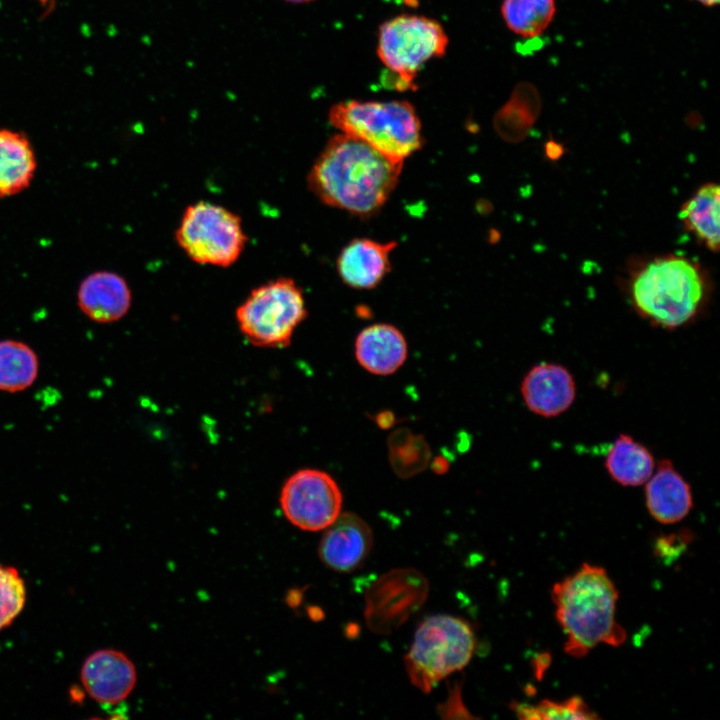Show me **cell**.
I'll return each instance as SVG.
<instances>
[{"instance_id":"obj_24","label":"cell","mask_w":720,"mask_h":720,"mask_svg":"<svg viewBox=\"0 0 720 720\" xmlns=\"http://www.w3.org/2000/svg\"><path fill=\"white\" fill-rule=\"evenodd\" d=\"M518 718L521 719H598L581 697L574 696L562 702L542 700L536 705L513 703L511 705Z\"/></svg>"},{"instance_id":"obj_13","label":"cell","mask_w":720,"mask_h":720,"mask_svg":"<svg viewBox=\"0 0 720 720\" xmlns=\"http://www.w3.org/2000/svg\"><path fill=\"white\" fill-rule=\"evenodd\" d=\"M371 527L357 514L340 513L326 528L319 546V556L329 568L350 572L359 567L373 547Z\"/></svg>"},{"instance_id":"obj_6","label":"cell","mask_w":720,"mask_h":720,"mask_svg":"<svg viewBox=\"0 0 720 720\" xmlns=\"http://www.w3.org/2000/svg\"><path fill=\"white\" fill-rule=\"evenodd\" d=\"M240 332L253 345L283 348L307 316L303 291L288 277L254 288L236 309Z\"/></svg>"},{"instance_id":"obj_21","label":"cell","mask_w":720,"mask_h":720,"mask_svg":"<svg viewBox=\"0 0 720 720\" xmlns=\"http://www.w3.org/2000/svg\"><path fill=\"white\" fill-rule=\"evenodd\" d=\"M39 359L28 344L0 341V391L17 393L29 388L38 377Z\"/></svg>"},{"instance_id":"obj_4","label":"cell","mask_w":720,"mask_h":720,"mask_svg":"<svg viewBox=\"0 0 720 720\" xmlns=\"http://www.w3.org/2000/svg\"><path fill=\"white\" fill-rule=\"evenodd\" d=\"M328 118L340 132L395 161L404 162L423 143L420 119L406 100H348L333 105Z\"/></svg>"},{"instance_id":"obj_18","label":"cell","mask_w":720,"mask_h":720,"mask_svg":"<svg viewBox=\"0 0 720 720\" xmlns=\"http://www.w3.org/2000/svg\"><path fill=\"white\" fill-rule=\"evenodd\" d=\"M37 167L34 150L22 133L0 130V199L25 190Z\"/></svg>"},{"instance_id":"obj_1","label":"cell","mask_w":720,"mask_h":720,"mask_svg":"<svg viewBox=\"0 0 720 720\" xmlns=\"http://www.w3.org/2000/svg\"><path fill=\"white\" fill-rule=\"evenodd\" d=\"M403 162L340 132L332 136L307 176L311 192L324 204L368 217L386 203L398 184Z\"/></svg>"},{"instance_id":"obj_27","label":"cell","mask_w":720,"mask_h":720,"mask_svg":"<svg viewBox=\"0 0 720 720\" xmlns=\"http://www.w3.org/2000/svg\"><path fill=\"white\" fill-rule=\"evenodd\" d=\"M376 423L382 429H387L393 425L394 415L390 411H383L377 414Z\"/></svg>"},{"instance_id":"obj_10","label":"cell","mask_w":720,"mask_h":720,"mask_svg":"<svg viewBox=\"0 0 720 720\" xmlns=\"http://www.w3.org/2000/svg\"><path fill=\"white\" fill-rule=\"evenodd\" d=\"M429 585L413 568H398L381 575L367 590L365 620L375 633L389 634L404 624L425 602Z\"/></svg>"},{"instance_id":"obj_20","label":"cell","mask_w":720,"mask_h":720,"mask_svg":"<svg viewBox=\"0 0 720 720\" xmlns=\"http://www.w3.org/2000/svg\"><path fill=\"white\" fill-rule=\"evenodd\" d=\"M610 477L626 487L640 486L655 469L651 451L627 434H620L610 446L604 462Z\"/></svg>"},{"instance_id":"obj_26","label":"cell","mask_w":720,"mask_h":720,"mask_svg":"<svg viewBox=\"0 0 720 720\" xmlns=\"http://www.w3.org/2000/svg\"><path fill=\"white\" fill-rule=\"evenodd\" d=\"M545 151H546V155L548 156V158H550L552 160H557L559 157L562 156L564 150H563V147L559 143H557L553 140H550L549 142L546 143Z\"/></svg>"},{"instance_id":"obj_3","label":"cell","mask_w":720,"mask_h":720,"mask_svg":"<svg viewBox=\"0 0 720 720\" xmlns=\"http://www.w3.org/2000/svg\"><path fill=\"white\" fill-rule=\"evenodd\" d=\"M551 596L569 656L581 658L598 644L618 647L626 641L627 633L616 621L619 593L604 568L583 563L554 584Z\"/></svg>"},{"instance_id":"obj_29","label":"cell","mask_w":720,"mask_h":720,"mask_svg":"<svg viewBox=\"0 0 720 720\" xmlns=\"http://www.w3.org/2000/svg\"><path fill=\"white\" fill-rule=\"evenodd\" d=\"M706 7H713L719 3V0H694Z\"/></svg>"},{"instance_id":"obj_25","label":"cell","mask_w":720,"mask_h":720,"mask_svg":"<svg viewBox=\"0 0 720 720\" xmlns=\"http://www.w3.org/2000/svg\"><path fill=\"white\" fill-rule=\"evenodd\" d=\"M26 603V585L17 568L0 564V631L10 626Z\"/></svg>"},{"instance_id":"obj_30","label":"cell","mask_w":720,"mask_h":720,"mask_svg":"<svg viewBox=\"0 0 720 720\" xmlns=\"http://www.w3.org/2000/svg\"><path fill=\"white\" fill-rule=\"evenodd\" d=\"M285 1L292 2V3H306V2H311L313 0H285Z\"/></svg>"},{"instance_id":"obj_28","label":"cell","mask_w":720,"mask_h":720,"mask_svg":"<svg viewBox=\"0 0 720 720\" xmlns=\"http://www.w3.org/2000/svg\"><path fill=\"white\" fill-rule=\"evenodd\" d=\"M449 463L444 457H436L432 462V470L437 474H443L448 470Z\"/></svg>"},{"instance_id":"obj_12","label":"cell","mask_w":720,"mask_h":720,"mask_svg":"<svg viewBox=\"0 0 720 720\" xmlns=\"http://www.w3.org/2000/svg\"><path fill=\"white\" fill-rule=\"evenodd\" d=\"M520 390L527 408L546 418L564 413L576 396L573 375L565 366L551 362L534 365L524 376Z\"/></svg>"},{"instance_id":"obj_11","label":"cell","mask_w":720,"mask_h":720,"mask_svg":"<svg viewBox=\"0 0 720 720\" xmlns=\"http://www.w3.org/2000/svg\"><path fill=\"white\" fill-rule=\"evenodd\" d=\"M80 679L84 691L94 701L114 705L133 691L137 672L132 660L122 651L99 649L83 662Z\"/></svg>"},{"instance_id":"obj_15","label":"cell","mask_w":720,"mask_h":720,"mask_svg":"<svg viewBox=\"0 0 720 720\" xmlns=\"http://www.w3.org/2000/svg\"><path fill=\"white\" fill-rule=\"evenodd\" d=\"M131 300L126 280L110 271L89 274L77 292L80 310L97 323H112L123 318L130 309Z\"/></svg>"},{"instance_id":"obj_8","label":"cell","mask_w":720,"mask_h":720,"mask_svg":"<svg viewBox=\"0 0 720 720\" xmlns=\"http://www.w3.org/2000/svg\"><path fill=\"white\" fill-rule=\"evenodd\" d=\"M175 239L192 261L220 267L235 263L247 242L239 215L206 201L185 209Z\"/></svg>"},{"instance_id":"obj_14","label":"cell","mask_w":720,"mask_h":720,"mask_svg":"<svg viewBox=\"0 0 720 720\" xmlns=\"http://www.w3.org/2000/svg\"><path fill=\"white\" fill-rule=\"evenodd\" d=\"M394 241L378 242L368 238L351 240L339 253L336 267L342 281L355 289L376 287L390 271V253Z\"/></svg>"},{"instance_id":"obj_5","label":"cell","mask_w":720,"mask_h":720,"mask_svg":"<svg viewBox=\"0 0 720 720\" xmlns=\"http://www.w3.org/2000/svg\"><path fill=\"white\" fill-rule=\"evenodd\" d=\"M470 624L450 615L426 618L417 628L405 667L412 684L427 693L441 680L463 669L475 649Z\"/></svg>"},{"instance_id":"obj_9","label":"cell","mask_w":720,"mask_h":720,"mask_svg":"<svg viewBox=\"0 0 720 720\" xmlns=\"http://www.w3.org/2000/svg\"><path fill=\"white\" fill-rule=\"evenodd\" d=\"M342 493L332 476L317 469L292 474L280 493V506L295 527L317 532L329 527L342 509Z\"/></svg>"},{"instance_id":"obj_7","label":"cell","mask_w":720,"mask_h":720,"mask_svg":"<svg viewBox=\"0 0 720 720\" xmlns=\"http://www.w3.org/2000/svg\"><path fill=\"white\" fill-rule=\"evenodd\" d=\"M448 42L446 31L435 19L401 14L380 26L377 55L392 74L395 88L409 90L415 87L423 65L445 54Z\"/></svg>"},{"instance_id":"obj_22","label":"cell","mask_w":720,"mask_h":720,"mask_svg":"<svg viewBox=\"0 0 720 720\" xmlns=\"http://www.w3.org/2000/svg\"><path fill=\"white\" fill-rule=\"evenodd\" d=\"M555 13V0H503L501 5V14L509 30L529 39L540 36Z\"/></svg>"},{"instance_id":"obj_17","label":"cell","mask_w":720,"mask_h":720,"mask_svg":"<svg viewBox=\"0 0 720 720\" xmlns=\"http://www.w3.org/2000/svg\"><path fill=\"white\" fill-rule=\"evenodd\" d=\"M407 342L393 325L378 323L364 328L355 341V357L368 372L386 376L397 371L407 358Z\"/></svg>"},{"instance_id":"obj_16","label":"cell","mask_w":720,"mask_h":720,"mask_svg":"<svg viewBox=\"0 0 720 720\" xmlns=\"http://www.w3.org/2000/svg\"><path fill=\"white\" fill-rule=\"evenodd\" d=\"M654 470L645 486L647 509L660 523H677L693 507L691 487L670 460H660Z\"/></svg>"},{"instance_id":"obj_19","label":"cell","mask_w":720,"mask_h":720,"mask_svg":"<svg viewBox=\"0 0 720 720\" xmlns=\"http://www.w3.org/2000/svg\"><path fill=\"white\" fill-rule=\"evenodd\" d=\"M719 202V185L707 183L682 205L679 213L684 228L711 252L719 250Z\"/></svg>"},{"instance_id":"obj_2","label":"cell","mask_w":720,"mask_h":720,"mask_svg":"<svg viewBox=\"0 0 720 720\" xmlns=\"http://www.w3.org/2000/svg\"><path fill=\"white\" fill-rule=\"evenodd\" d=\"M710 293L701 265L675 254L643 262L627 285L633 310L652 326L670 331L694 322L708 305Z\"/></svg>"},{"instance_id":"obj_23","label":"cell","mask_w":720,"mask_h":720,"mask_svg":"<svg viewBox=\"0 0 720 720\" xmlns=\"http://www.w3.org/2000/svg\"><path fill=\"white\" fill-rule=\"evenodd\" d=\"M389 459L394 472L408 478L421 472L429 463L431 453L426 440L408 429H399L388 440Z\"/></svg>"}]
</instances>
